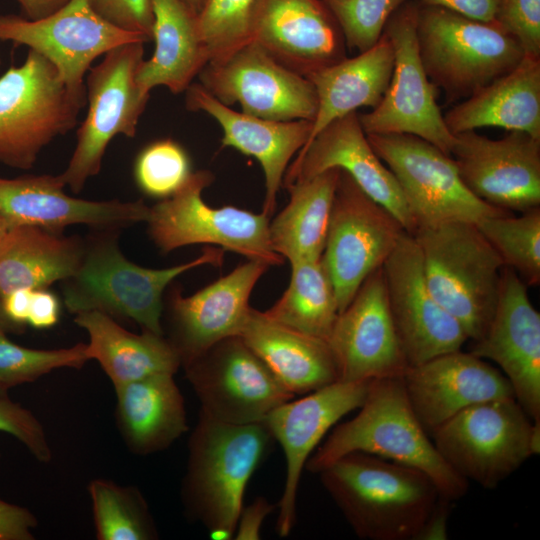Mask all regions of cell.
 <instances>
[{
    "instance_id": "1",
    "label": "cell",
    "mask_w": 540,
    "mask_h": 540,
    "mask_svg": "<svg viewBox=\"0 0 540 540\" xmlns=\"http://www.w3.org/2000/svg\"><path fill=\"white\" fill-rule=\"evenodd\" d=\"M355 534L366 540H416L440 493L424 472L363 452L319 473Z\"/></svg>"
},
{
    "instance_id": "2",
    "label": "cell",
    "mask_w": 540,
    "mask_h": 540,
    "mask_svg": "<svg viewBox=\"0 0 540 540\" xmlns=\"http://www.w3.org/2000/svg\"><path fill=\"white\" fill-rule=\"evenodd\" d=\"M359 408L312 453L305 465L308 471L318 474L348 453L363 452L424 472L450 502L466 494L469 482L438 452L412 409L402 376L371 380Z\"/></svg>"
},
{
    "instance_id": "3",
    "label": "cell",
    "mask_w": 540,
    "mask_h": 540,
    "mask_svg": "<svg viewBox=\"0 0 540 540\" xmlns=\"http://www.w3.org/2000/svg\"><path fill=\"white\" fill-rule=\"evenodd\" d=\"M274 438L264 421L230 424L200 412L188 445L181 497L215 539H231L247 484Z\"/></svg>"
},
{
    "instance_id": "4",
    "label": "cell",
    "mask_w": 540,
    "mask_h": 540,
    "mask_svg": "<svg viewBox=\"0 0 540 540\" xmlns=\"http://www.w3.org/2000/svg\"><path fill=\"white\" fill-rule=\"evenodd\" d=\"M118 231L97 230L85 238L81 264L63 281V299L72 314L99 311L135 321L142 330L163 334L162 313L166 289L179 275L203 265L221 266L225 250L206 247L186 263L163 269L139 266L118 245Z\"/></svg>"
},
{
    "instance_id": "5",
    "label": "cell",
    "mask_w": 540,
    "mask_h": 540,
    "mask_svg": "<svg viewBox=\"0 0 540 540\" xmlns=\"http://www.w3.org/2000/svg\"><path fill=\"white\" fill-rule=\"evenodd\" d=\"M425 279L435 300L464 329L468 339L485 333L497 304L505 267L475 223L449 221L418 227Z\"/></svg>"
},
{
    "instance_id": "6",
    "label": "cell",
    "mask_w": 540,
    "mask_h": 540,
    "mask_svg": "<svg viewBox=\"0 0 540 540\" xmlns=\"http://www.w3.org/2000/svg\"><path fill=\"white\" fill-rule=\"evenodd\" d=\"M416 35L425 73L447 102L469 97L525 56L495 21H476L436 6L419 4Z\"/></svg>"
},
{
    "instance_id": "7",
    "label": "cell",
    "mask_w": 540,
    "mask_h": 540,
    "mask_svg": "<svg viewBox=\"0 0 540 540\" xmlns=\"http://www.w3.org/2000/svg\"><path fill=\"white\" fill-rule=\"evenodd\" d=\"M447 464L466 481L495 489L540 452V423L515 398L472 405L430 432Z\"/></svg>"
},
{
    "instance_id": "8",
    "label": "cell",
    "mask_w": 540,
    "mask_h": 540,
    "mask_svg": "<svg viewBox=\"0 0 540 540\" xmlns=\"http://www.w3.org/2000/svg\"><path fill=\"white\" fill-rule=\"evenodd\" d=\"M86 94L69 89L52 63L29 50L0 76V164L29 170L41 151L78 123Z\"/></svg>"
},
{
    "instance_id": "9",
    "label": "cell",
    "mask_w": 540,
    "mask_h": 540,
    "mask_svg": "<svg viewBox=\"0 0 540 540\" xmlns=\"http://www.w3.org/2000/svg\"><path fill=\"white\" fill-rule=\"evenodd\" d=\"M213 180L208 170L192 172L172 196L150 207L146 223L156 247L167 254L189 245H214L248 260L281 265L284 259L269 240L270 216L231 205L210 207L202 192Z\"/></svg>"
},
{
    "instance_id": "10",
    "label": "cell",
    "mask_w": 540,
    "mask_h": 540,
    "mask_svg": "<svg viewBox=\"0 0 540 540\" xmlns=\"http://www.w3.org/2000/svg\"><path fill=\"white\" fill-rule=\"evenodd\" d=\"M143 57V42L126 43L107 52L88 71L86 117L77 130L68 165L59 174L73 193H80L88 179L100 172L106 149L115 136H135L150 98L136 81Z\"/></svg>"
},
{
    "instance_id": "11",
    "label": "cell",
    "mask_w": 540,
    "mask_h": 540,
    "mask_svg": "<svg viewBox=\"0 0 540 540\" xmlns=\"http://www.w3.org/2000/svg\"><path fill=\"white\" fill-rule=\"evenodd\" d=\"M367 139L396 178L416 229L449 221L476 224L511 213L477 198L463 183L452 156L428 141L410 134H368Z\"/></svg>"
},
{
    "instance_id": "12",
    "label": "cell",
    "mask_w": 540,
    "mask_h": 540,
    "mask_svg": "<svg viewBox=\"0 0 540 540\" xmlns=\"http://www.w3.org/2000/svg\"><path fill=\"white\" fill-rule=\"evenodd\" d=\"M419 3L407 0L387 20L383 33L391 43L394 67L380 103L359 115L368 134H410L435 145L448 155L455 142L436 102L435 86L423 68L417 43Z\"/></svg>"
},
{
    "instance_id": "13",
    "label": "cell",
    "mask_w": 540,
    "mask_h": 540,
    "mask_svg": "<svg viewBox=\"0 0 540 540\" xmlns=\"http://www.w3.org/2000/svg\"><path fill=\"white\" fill-rule=\"evenodd\" d=\"M406 232L399 220L340 170L321 259L339 313L365 279L381 268Z\"/></svg>"
},
{
    "instance_id": "14",
    "label": "cell",
    "mask_w": 540,
    "mask_h": 540,
    "mask_svg": "<svg viewBox=\"0 0 540 540\" xmlns=\"http://www.w3.org/2000/svg\"><path fill=\"white\" fill-rule=\"evenodd\" d=\"M183 368L200 412L217 421L262 422L295 397L240 336L215 343Z\"/></svg>"
},
{
    "instance_id": "15",
    "label": "cell",
    "mask_w": 540,
    "mask_h": 540,
    "mask_svg": "<svg viewBox=\"0 0 540 540\" xmlns=\"http://www.w3.org/2000/svg\"><path fill=\"white\" fill-rule=\"evenodd\" d=\"M199 84L221 103H239L243 113L275 121H313L318 106L311 81L276 61L249 41L229 55L210 61Z\"/></svg>"
},
{
    "instance_id": "16",
    "label": "cell",
    "mask_w": 540,
    "mask_h": 540,
    "mask_svg": "<svg viewBox=\"0 0 540 540\" xmlns=\"http://www.w3.org/2000/svg\"><path fill=\"white\" fill-rule=\"evenodd\" d=\"M0 41L26 46L42 55L66 86L79 94H86V75L98 57L126 43L148 42L142 35L104 20L88 0H70L38 20L0 14Z\"/></svg>"
},
{
    "instance_id": "17",
    "label": "cell",
    "mask_w": 540,
    "mask_h": 540,
    "mask_svg": "<svg viewBox=\"0 0 540 540\" xmlns=\"http://www.w3.org/2000/svg\"><path fill=\"white\" fill-rule=\"evenodd\" d=\"M389 311L409 366L461 350L468 337L431 294L419 246L405 232L382 265Z\"/></svg>"
},
{
    "instance_id": "18",
    "label": "cell",
    "mask_w": 540,
    "mask_h": 540,
    "mask_svg": "<svg viewBox=\"0 0 540 540\" xmlns=\"http://www.w3.org/2000/svg\"><path fill=\"white\" fill-rule=\"evenodd\" d=\"M270 266L254 260L237 266L191 296L170 284L164 296L163 334L185 366L215 343L239 336L249 316V298Z\"/></svg>"
},
{
    "instance_id": "19",
    "label": "cell",
    "mask_w": 540,
    "mask_h": 540,
    "mask_svg": "<svg viewBox=\"0 0 540 540\" xmlns=\"http://www.w3.org/2000/svg\"><path fill=\"white\" fill-rule=\"evenodd\" d=\"M451 156L463 183L485 203L520 213L540 207V138L509 131L490 139L466 131L455 134Z\"/></svg>"
},
{
    "instance_id": "20",
    "label": "cell",
    "mask_w": 540,
    "mask_h": 540,
    "mask_svg": "<svg viewBox=\"0 0 540 540\" xmlns=\"http://www.w3.org/2000/svg\"><path fill=\"white\" fill-rule=\"evenodd\" d=\"M370 382L336 381L281 404L265 418L274 440L282 447L286 464L276 522L279 536H288L294 528L297 491L308 459L326 433L363 404Z\"/></svg>"
},
{
    "instance_id": "21",
    "label": "cell",
    "mask_w": 540,
    "mask_h": 540,
    "mask_svg": "<svg viewBox=\"0 0 540 540\" xmlns=\"http://www.w3.org/2000/svg\"><path fill=\"white\" fill-rule=\"evenodd\" d=\"M338 381L402 376L408 364L389 311L382 267L372 272L338 314L327 339Z\"/></svg>"
},
{
    "instance_id": "22",
    "label": "cell",
    "mask_w": 540,
    "mask_h": 540,
    "mask_svg": "<svg viewBox=\"0 0 540 540\" xmlns=\"http://www.w3.org/2000/svg\"><path fill=\"white\" fill-rule=\"evenodd\" d=\"M469 352L494 361L508 379L516 401L540 423V314L527 285L511 268L501 273L497 304L482 337Z\"/></svg>"
},
{
    "instance_id": "23",
    "label": "cell",
    "mask_w": 540,
    "mask_h": 540,
    "mask_svg": "<svg viewBox=\"0 0 540 540\" xmlns=\"http://www.w3.org/2000/svg\"><path fill=\"white\" fill-rule=\"evenodd\" d=\"M331 168L346 172L369 197L389 210L407 233L415 231L401 188L373 150L356 111L330 122L298 152L284 175L283 186Z\"/></svg>"
},
{
    "instance_id": "24",
    "label": "cell",
    "mask_w": 540,
    "mask_h": 540,
    "mask_svg": "<svg viewBox=\"0 0 540 540\" xmlns=\"http://www.w3.org/2000/svg\"><path fill=\"white\" fill-rule=\"evenodd\" d=\"M250 40L305 77L346 58L340 26L322 0H256Z\"/></svg>"
},
{
    "instance_id": "25",
    "label": "cell",
    "mask_w": 540,
    "mask_h": 540,
    "mask_svg": "<svg viewBox=\"0 0 540 540\" xmlns=\"http://www.w3.org/2000/svg\"><path fill=\"white\" fill-rule=\"evenodd\" d=\"M65 187L59 174L0 178V215L8 229L28 225L62 232L82 224L120 230L148 219L150 207L143 200H85L69 196Z\"/></svg>"
},
{
    "instance_id": "26",
    "label": "cell",
    "mask_w": 540,
    "mask_h": 540,
    "mask_svg": "<svg viewBox=\"0 0 540 540\" xmlns=\"http://www.w3.org/2000/svg\"><path fill=\"white\" fill-rule=\"evenodd\" d=\"M402 380L412 409L428 434L472 405L515 398L501 371L461 350L407 367Z\"/></svg>"
},
{
    "instance_id": "27",
    "label": "cell",
    "mask_w": 540,
    "mask_h": 540,
    "mask_svg": "<svg viewBox=\"0 0 540 540\" xmlns=\"http://www.w3.org/2000/svg\"><path fill=\"white\" fill-rule=\"evenodd\" d=\"M186 107L203 111L218 122L223 131L222 147H232L260 163L266 190L262 211L271 216L290 161L310 138L312 121H275L237 112L199 83L186 90Z\"/></svg>"
},
{
    "instance_id": "28",
    "label": "cell",
    "mask_w": 540,
    "mask_h": 540,
    "mask_svg": "<svg viewBox=\"0 0 540 540\" xmlns=\"http://www.w3.org/2000/svg\"><path fill=\"white\" fill-rule=\"evenodd\" d=\"M444 121L453 135L500 127L540 138V58L525 55L514 69L451 108Z\"/></svg>"
},
{
    "instance_id": "29",
    "label": "cell",
    "mask_w": 540,
    "mask_h": 540,
    "mask_svg": "<svg viewBox=\"0 0 540 540\" xmlns=\"http://www.w3.org/2000/svg\"><path fill=\"white\" fill-rule=\"evenodd\" d=\"M292 394H307L338 381L326 340L310 336L251 308L239 335Z\"/></svg>"
},
{
    "instance_id": "30",
    "label": "cell",
    "mask_w": 540,
    "mask_h": 540,
    "mask_svg": "<svg viewBox=\"0 0 540 540\" xmlns=\"http://www.w3.org/2000/svg\"><path fill=\"white\" fill-rule=\"evenodd\" d=\"M174 375L156 374L114 387L116 425L132 453L163 451L187 432L184 398Z\"/></svg>"
},
{
    "instance_id": "31",
    "label": "cell",
    "mask_w": 540,
    "mask_h": 540,
    "mask_svg": "<svg viewBox=\"0 0 540 540\" xmlns=\"http://www.w3.org/2000/svg\"><path fill=\"white\" fill-rule=\"evenodd\" d=\"M151 4L155 49L138 68V87L148 95L158 86L173 94L185 92L209 62L196 14L181 0H151Z\"/></svg>"
},
{
    "instance_id": "32",
    "label": "cell",
    "mask_w": 540,
    "mask_h": 540,
    "mask_svg": "<svg viewBox=\"0 0 540 540\" xmlns=\"http://www.w3.org/2000/svg\"><path fill=\"white\" fill-rule=\"evenodd\" d=\"M74 322L88 334L89 360L99 363L114 387L156 374H175L181 367L164 335L132 333L99 311L75 314Z\"/></svg>"
},
{
    "instance_id": "33",
    "label": "cell",
    "mask_w": 540,
    "mask_h": 540,
    "mask_svg": "<svg viewBox=\"0 0 540 540\" xmlns=\"http://www.w3.org/2000/svg\"><path fill=\"white\" fill-rule=\"evenodd\" d=\"M393 67V48L382 33L366 51L308 75L318 100L308 142L335 119L363 106L375 108L389 86Z\"/></svg>"
},
{
    "instance_id": "34",
    "label": "cell",
    "mask_w": 540,
    "mask_h": 540,
    "mask_svg": "<svg viewBox=\"0 0 540 540\" xmlns=\"http://www.w3.org/2000/svg\"><path fill=\"white\" fill-rule=\"evenodd\" d=\"M85 239L36 226L9 228L0 240V293L42 289L78 270Z\"/></svg>"
},
{
    "instance_id": "35",
    "label": "cell",
    "mask_w": 540,
    "mask_h": 540,
    "mask_svg": "<svg viewBox=\"0 0 540 540\" xmlns=\"http://www.w3.org/2000/svg\"><path fill=\"white\" fill-rule=\"evenodd\" d=\"M339 168L286 186L288 204L269 221L275 253L290 263L317 259L324 251Z\"/></svg>"
},
{
    "instance_id": "36",
    "label": "cell",
    "mask_w": 540,
    "mask_h": 540,
    "mask_svg": "<svg viewBox=\"0 0 540 540\" xmlns=\"http://www.w3.org/2000/svg\"><path fill=\"white\" fill-rule=\"evenodd\" d=\"M290 264L287 289L264 314L284 326L327 341L339 308L326 267L321 257Z\"/></svg>"
},
{
    "instance_id": "37",
    "label": "cell",
    "mask_w": 540,
    "mask_h": 540,
    "mask_svg": "<svg viewBox=\"0 0 540 540\" xmlns=\"http://www.w3.org/2000/svg\"><path fill=\"white\" fill-rule=\"evenodd\" d=\"M98 540H155L158 531L148 503L134 486L93 479L87 486Z\"/></svg>"
},
{
    "instance_id": "38",
    "label": "cell",
    "mask_w": 540,
    "mask_h": 540,
    "mask_svg": "<svg viewBox=\"0 0 540 540\" xmlns=\"http://www.w3.org/2000/svg\"><path fill=\"white\" fill-rule=\"evenodd\" d=\"M477 227L499 255L527 286L540 283V207L521 213L487 216Z\"/></svg>"
},
{
    "instance_id": "39",
    "label": "cell",
    "mask_w": 540,
    "mask_h": 540,
    "mask_svg": "<svg viewBox=\"0 0 540 540\" xmlns=\"http://www.w3.org/2000/svg\"><path fill=\"white\" fill-rule=\"evenodd\" d=\"M89 361L86 343L68 348L34 349L11 341L0 332V389L33 382L53 370L80 369Z\"/></svg>"
},
{
    "instance_id": "40",
    "label": "cell",
    "mask_w": 540,
    "mask_h": 540,
    "mask_svg": "<svg viewBox=\"0 0 540 540\" xmlns=\"http://www.w3.org/2000/svg\"><path fill=\"white\" fill-rule=\"evenodd\" d=\"M256 0H202L196 15L209 62L250 41V18Z\"/></svg>"
},
{
    "instance_id": "41",
    "label": "cell",
    "mask_w": 540,
    "mask_h": 540,
    "mask_svg": "<svg viewBox=\"0 0 540 540\" xmlns=\"http://www.w3.org/2000/svg\"><path fill=\"white\" fill-rule=\"evenodd\" d=\"M186 150L172 139L149 143L137 155L134 178L147 196L165 199L172 196L191 175Z\"/></svg>"
},
{
    "instance_id": "42",
    "label": "cell",
    "mask_w": 540,
    "mask_h": 540,
    "mask_svg": "<svg viewBox=\"0 0 540 540\" xmlns=\"http://www.w3.org/2000/svg\"><path fill=\"white\" fill-rule=\"evenodd\" d=\"M342 31L346 47L364 52L380 39L393 12L407 0H322Z\"/></svg>"
},
{
    "instance_id": "43",
    "label": "cell",
    "mask_w": 540,
    "mask_h": 540,
    "mask_svg": "<svg viewBox=\"0 0 540 540\" xmlns=\"http://www.w3.org/2000/svg\"><path fill=\"white\" fill-rule=\"evenodd\" d=\"M0 432L20 441L31 455L41 463L53 457L45 429L28 409L11 400L8 391L0 389Z\"/></svg>"
},
{
    "instance_id": "44",
    "label": "cell",
    "mask_w": 540,
    "mask_h": 540,
    "mask_svg": "<svg viewBox=\"0 0 540 540\" xmlns=\"http://www.w3.org/2000/svg\"><path fill=\"white\" fill-rule=\"evenodd\" d=\"M494 21L525 55L540 58V0H500Z\"/></svg>"
},
{
    "instance_id": "45",
    "label": "cell",
    "mask_w": 540,
    "mask_h": 540,
    "mask_svg": "<svg viewBox=\"0 0 540 540\" xmlns=\"http://www.w3.org/2000/svg\"><path fill=\"white\" fill-rule=\"evenodd\" d=\"M91 8L115 27L152 40L151 0H88Z\"/></svg>"
},
{
    "instance_id": "46",
    "label": "cell",
    "mask_w": 540,
    "mask_h": 540,
    "mask_svg": "<svg viewBox=\"0 0 540 540\" xmlns=\"http://www.w3.org/2000/svg\"><path fill=\"white\" fill-rule=\"evenodd\" d=\"M37 525L29 509L0 499V540H33Z\"/></svg>"
},
{
    "instance_id": "47",
    "label": "cell",
    "mask_w": 540,
    "mask_h": 540,
    "mask_svg": "<svg viewBox=\"0 0 540 540\" xmlns=\"http://www.w3.org/2000/svg\"><path fill=\"white\" fill-rule=\"evenodd\" d=\"M275 507L264 497H257L251 504L245 508L242 507L233 538L236 540L260 539L262 524Z\"/></svg>"
},
{
    "instance_id": "48",
    "label": "cell",
    "mask_w": 540,
    "mask_h": 540,
    "mask_svg": "<svg viewBox=\"0 0 540 540\" xmlns=\"http://www.w3.org/2000/svg\"><path fill=\"white\" fill-rule=\"evenodd\" d=\"M58 298L47 288L32 289L27 324L36 329L53 327L59 320Z\"/></svg>"
},
{
    "instance_id": "49",
    "label": "cell",
    "mask_w": 540,
    "mask_h": 540,
    "mask_svg": "<svg viewBox=\"0 0 540 540\" xmlns=\"http://www.w3.org/2000/svg\"><path fill=\"white\" fill-rule=\"evenodd\" d=\"M421 5L441 7L464 17L493 22L500 0H417Z\"/></svg>"
},
{
    "instance_id": "50",
    "label": "cell",
    "mask_w": 540,
    "mask_h": 540,
    "mask_svg": "<svg viewBox=\"0 0 540 540\" xmlns=\"http://www.w3.org/2000/svg\"><path fill=\"white\" fill-rule=\"evenodd\" d=\"M449 504V500L440 497L416 540H445L448 538Z\"/></svg>"
},
{
    "instance_id": "51",
    "label": "cell",
    "mask_w": 540,
    "mask_h": 540,
    "mask_svg": "<svg viewBox=\"0 0 540 540\" xmlns=\"http://www.w3.org/2000/svg\"><path fill=\"white\" fill-rule=\"evenodd\" d=\"M32 289L19 288L3 295V307L7 316L15 323H27Z\"/></svg>"
},
{
    "instance_id": "52",
    "label": "cell",
    "mask_w": 540,
    "mask_h": 540,
    "mask_svg": "<svg viewBox=\"0 0 540 540\" xmlns=\"http://www.w3.org/2000/svg\"><path fill=\"white\" fill-rule=\"evenodd\" d=\"M23 17L30 20L42 19L59 10L70 0H16Z\"/></svg>"
},
{
    "instance_id": "53",
    "label": "cell",
    "mask_w": 540,
    "mask_h": 540,
    "mask_svg": "<svg viewBox=\"0 0 540 540\" xmlns=\"http://www.w3.org/2000/svg\"><path fill=\"white\" fill-rule=\"evenodd\" d=\"M24 330L23 325L13 322L5 313L3 307V296L0 293V332L4 333H21Z\"/></svg>"
},
{
    "instance_id": "54",
    "label": "cell",
    "mask_w": 540,
    "mask_h": 540,
    "mask_svg": "<svg viewBox=\"0 0 540 540\" xmlns=\"http://www.w3.org/2000/svg\"><path fill=\"white\" fill-rule=\"evenodd\" d=\"M185 3L196 15L200 10L202 0H181Z\"/></svg>"
},
{
    "instance_id": "55",
    "label": "cell",
    "mask_w": 540,
    "mask_h": 540,
    "mask_svg": "<svg viewBox=\"0 0 540 540\" xmlns=\"http://www.w3.org/2000/svg\"><path fill=\"white\" fill-rule=\"evenodd\" d=\"M8 230V227L4 221V219L2 218V216L0 215V240L2 239V237L5 235V233L7 232Z\"/></svg>"
},
{
    "instance_id": "56",
    "label": "cell",
    "mask_w": 540,
    "mask_h": 540,
    "mask_svg": "<svg viewBox=\"0 0 540 540\" xmlns=\"http://www.w3.org/2000/svg\"><path fill=\"white\" fill-rule=\"evenodd\" d=\"M0 65H1V55H0Z\"/></svg>"
},
{
    "instance_id": "57",
    "label": "cell",
    "mask_w": 540,
    "mask_h": 540,
    "mask_svg": "<svg viewBox=\"0 0 540 540\" xmlns=\"http://www.w3.org/2000/svg\"><path fill=\"white\" fill-rule=\"evenodd\" d=\"M0 458H1V454H0Z\"/></svg>"
}]
</instances>
